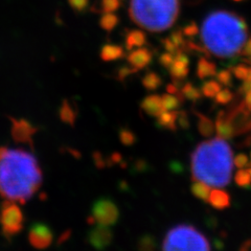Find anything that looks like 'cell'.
I'll return each mask as SVG.
<instances>
[{"mask_svg":"<svg viewBox=\"0 0 251 251\" xmlns=\"http://www.w3.org/2000/svg\"><path fill=\"white\" fill-rule=\"evenodd\" d=\"M42 181V170L35 155L22 149L0 147V196L4 200L25 203Z\"/></svg>","mask_w":251,"mask_h":251,"instance_id":"1","label":"cell"},{"mask_svg":"<svg viewBox=\"0 0 251 251\" xmlns=\"http://www.w3.org/2000/svg\"><path fill=\"white\" fill-rule=\"evenodd\" d=\"M201 39L206 50L218 58L237 56L248 40L247 23L232 12H213L202 23Z\"/></svg>","mask_w":251,"mask_h":251,"instance_id":"2","label":"cell"},{"mask_svg":"<svg viewBox=\"0 0 251 251\" xmlns=\"http://www.w3.org/2000/svg\"><path fill=\"white\" fill-rule=\"evenodd\" d=\"M232 167L231 148L221 137L203 141L192 154L194 181H202L210 187L222 188L228 185Z\"/></svg>","mask_w":251,"mask_h":251,"instance_id":"3","label":"cell"},{"mask_svg":"<svg viewBox=\"0 0 251 251\" xmlns=\"http://www.w3.org/2000/svg\"><path fill=\"white\" fill-rule=\"evenodd\" d=\"M179 12V0H130L131 20L139 27L152 33H159L172 27Z\"/></svg>","mask_w":251,"mask_h":251,"instance_id":"4","label":"cell"},{"mask_svg":"<svg viewBox=\"0 0 251 251\" xmlns=\"http://www.w3.org/2000/svg\"><path fill=\"white\" fill-rule=\"evenodd\" d=\"M162 251H210V245L205 235L197 228L182 224L168 231Z\"/></svg>","mask_w":251,"mask_h":251,"instance_id":"5","label":"cell"},{"mask_svg":"<svg viewBox=\"0 0 251 251\" xmlns=\"http://www.w3.org/2000/svg\"><path fill=\"white\" fill-rule=\"evenodd\" d=\"M25 214L18 202L4 200L0 205V228L6 239L19 234L25 227Z\"/></svg>","mask_w":251,"mask_h":251,"instance_id":"6","label":"cell"},{"mask_svg":"<svg viewBox=\"0 0 251 251\" xmlns=\"http://www.w3.org/2000/svg\"><path fill=\"white\" fill-rule=\"evenodd\" d=\"M119 218L120 210L116 204L109 198H100L93 203L89 222L90 224L113 226L119 221Z\"/></svg>","mask_w":251,"mask_h":251,"instance_id":"7","label":"cell"},{"mask_svg":"<svg viewBox=\"0 0 251 251\" xmlns=\"http://www.w3.org/2000/svg\"><path fill=\"white\" fill-rule=\"evenodd\" d=\"M250 110L247 108L245 101L241 103L226 113V117L232 128L234 129L235 135L243 134V133L251 132V120L249 119Z\"/></svg>","mask_w":251,"mask_h":251,"instance_id":"8","label":"cell"},{"mask_svg":"<svg viewBox=\"0 0 251 251\" xmlns=\"http://www.w3.org/2000/svg\"><path fill=\"white\" fill-rule=\"evenodd\" d=\"M53 240V232L49 225L37 222L30 226L28 230L29 244L36 249L42 250L49 248Z\"/></svg>","mask_w":251,"mask_h":251,"instance_id":"9","label":"cell"},{"mask_svg":"<svg viewBox=\"0 0 251 251\" xmlns=\"http://www.w3.org/2000/svg\"><path fill=\"white\" fill-rule=\"evenodd\" d=\"M12 137L19 144H26L33 147L34 136L37 133V129L29 122L23 119H11Z\"/></svg>","mask_w":251,"mask_h":251,"instance_id":"10","label":"cell"},{"mask_svg":"<svg viewBox=\"0 0 251 251\" xmlns=\"http://www.w3.org/2000/svg\"><path fill=\"white\" fill-rule=\"evenodd\" d=\"M113 241V232L110 226L98 224L89 231L88 242L97 250H105Z\"/></svg>","mask_w":251,"mask_h":251,"instance_id":"11","label":"cell"},{"mask_svg":"<svg viewBox=\"0 0 251 251\" xmlns=\"http://www.w3.org/2000/svg\"><path fill=\"white\" fill-rule=\"evenodd\" d=\"M188 64H190V60H188L186 54L181 50L177 51L174 62L170 67V74L172 77L177 82L184 80L188 75Z\"/></svg>","mask_w":251,"mask_h":251,"instance_id":"12","label":"cell"},{"mask_svg":"<svg viewBox=\"0 0 251 251\" xmlns=\"http://www.w3.org/2000/svg\"><path fill=\"white\" fill-rule=\"evenodd\" d=\"M127 59H128L129 64L132 67L139 70V69L146 68L152 62V52L148 49L143 47V49H137V50H132L129 53Z\"/></svg>","mask_w":251,"mask_h":251,"instance_id":"13","label":"cell"},{"mask_svg":"<svg viewBox=\"0 0 251 251\" xmlns=\"http://www.w3.org/2000/svg\"><path fill=\"white\" fill-rule=\"evenodd\" d=\"M140 107L148 115L153 117L159 116L161 112L164 111L161 97L157 96V94H151V96L146 97L141 101Z\"/></svg>","mask_w":251,"mask_h":251,"instance_id":"14","label":"cell"},{"mask_svg":"<svg viewBox=\"0 0 251 251\" xmlns=\"http://www.w3.org/2000/svg\"><path fill=\"white\" fill-rule=\"evenodd\" d=\"M208 202L216 209L223 210L230 206V196L221 188H215L210 192Z\"/></svg>","mask_w":251,"mask_h":251,"instance_id":"15","label":"cell"},{"mask_svg":"<svg viewBox=\"0 0 251 251\" xmlns=\"http://www.w3.org/2000/svg\"><path fill=\"white\" fill-rule=\"evenodd\" d=\"M215 127L218 133V136L223 139H230L235 135L234 129L232 128V126L230 125L228 120H227L226 112L224 111L219 112Z\"/></svg>","mask_w":251,"mask_h":251,"instance_id":"16","label":"cell"},{"mask_svg":"<svg viewBox=\"0 0 251 251\" xmlns=\"http://www.w3.org/2000/svg\"><path fill=\"white\" fill-rule=\"evenodd\" d=\"M177 120H178V111H164L161 112L159 116H157V125L160 128L168 129L170 131H176L177 130Z\"/></svg>","mask_w":251,"mask_h":251,"instance_id":"17","label":"cell"},{"mask_svg":"<svg viewBox=\"0 0 251 251\" xmlns=\"http://www.w3.org/2000/svg\"><path fill=\"white\" fill-rule=\"evenodd\" d=\"M125 56L124 49L120 45L106 44L100 50V59L106 62L122 59Z\"/></svg>","mask_w":251,"mask_h":251,"instance_id":"18","label":"cell"},{"mask_svg":"<svg viewBox=\"0 0 251 251\" xmlns=\"http://www.w3.org/2000/svg\"><path fill=\"white\" fill-rule=\"evenodd\" d=\"M147 42V36L143 30H130L126 37V47L128 50H132L134 47H140Z\"/></svg>","mask_w":251,"mask_h":251,"instance_id":"19","label":"cell"},{"mask_svg":"<svg viewBox=\"0 0 251 251\" xmlns=\"http://www.w3.org/2000/svg\"><path fill=\"white\" fill-rule=\"evenodd\" d=\"M217 75V66L215 63L208 61L205 58H200L197 64V75L201 80L206 77L215 76Z\"/></svg>","mask_w":251,"mask_h":251,"instance_id":"20","label":"cell"},{"mask_svg":"<svg viewBox=\"0 0 251 251\" xmlns=\"http://www.w3.org/2000/svg\"><path fill=\"white\" fill-rule=\"evenodd\" d=\"M196 115L198 117V131L200 134L204 137L213 136L215 133V125L213 121L199 112H196Z\"/></svg>","mask_w":251,"mask_h":251,"instance_id":"21","label":"cell"},{"mask_svg":"<svg viewBox=\"0 0 251 251\" xmlns=\"http://www.w3.org/2000/svg\"><path fill=\"white\" fill-rule=\"evenodd\" d=\"M191 191L196 198L208 202L211 190L210 186L207 185L206 183H204L202 181H195L191 186Z\"/></svg>","mask_w":251,"mask_h":251,"instance_id":"22","label":"cell"},{"mask_svg":"<svg viewBox=\"0 0 251 251\" xmlns=\"http://www.w3.org/2000/svg\"><path fill=\"white\" fill-rule=\"evenodd\" d=\"M60 119L65 124H69L72 126L75 125L76 114L74 107L70 105L67 100L63 101V104L60 108Z\"/></svg>","mask_w":251,"mask_h":251,"instance_id":"23","label":"cell"},{"mask_svg":"<svg viewBox=\"0 0 251 251\" xmlns=\"http://www.w3.org/2000/svg\"><path fill=\"white\" fill-rule=\"evenodd\" d=\"M183 100L184 99L182 97L173 96L171 93H166L161 97L163 109L167 110V111H174V110H177Z\"/></svg>","mask_w":251,"mask_h":251,"instance_id":"24","label":"cell"},{"mask_svg":"<svg viewBox=\"0 0 251 251\" xmlns=\"http://www.w3.org/2000/svg\"><path fill=\"white\" fill-rule=\"evenodd\" d=\"M141 83H143V86L147 90L154 91V90L158 89L160 87L161 84H162V80H161V77L157 74L149 73L144 76Z\"/></svg>","mask_w":251,"mask_h":251,"instance_id":"25","label":"cell"},{"mask_svg":"<svg viewBox=\"0 0 251 251\" xmlns=\"http://www.w3.org/2000/svg\"><path fill=\"white\" fill-rule=\"evenodd\" d=\"M181 94L183 96L184 99L188 100H199L202 97V91L200 89H198L197 87H195L194 85H192L191 83H185L181 90H180Z\"/></svg>","mask_w":251,"mask_h":251,"instance_id":"26","label":"cell"},{"mask_svg":"<svg viewBox=\"0 0 251 251\" xmlns=\"http://www.w3.org/2000/svg\"><path fill=\"white\" fill-rule=\"evenodd\" d=\"M117 23H119V17L113 13H105L100 20V27L107 31H111L117 25Z\"/></svg>","mask_w":251,"mask_h":251,"instance_id":"27","label":"cell"},{"mask_svg":"<svg viewBox=\"0 0 251 251\" xmlns=\"http://www.w3.org/2000/svg\"><path fill=\"white\" fill-rule=\"evenodd\" d=\"M221 90V84L218 81H208L202 85V94L206 98H216L218 92Z\"/></svg>","mask_w":251,"mask_h":251,"instance_id":"28","label":"cell"},{"mask_svg":"<svg viewBox=\"0 0 251 251\" xmlns=\"http://www.w3.org/2000/svg\"><path fill=\"white\" fill-rule=\"evenodd\" d=\"M234 181L240 187H248L251 184V177L249 174V171L245 169H239V171L235 173L234 175Z\"/></svg>","mask_w":251,"mask_h":251,"instance_id":"29","label":"cell"},{"mask_svg":"<svg viewBox=\"0 0 251 251\" xmlns=\"http://www.w3.org/2000/svg\"><path fill=\"white\" fill-rule=\"evenodd\" d=\"M139 251H155L156 240L150 234H145L138 242Z\"/></svg>","mask_w":251,"mask_h":251,"instance_id":"30","label":"cell"},{"mask_svg":"<svg viewBox=\"0 0 251 251\" xmlns=\"http://www.w3.org/2000/svg\"><path fill=\"white\" fill-rule=\"evenodd\" d=\"M120 140L121 143L126 146V147H130L133 146L136 143V135L134 132H132L128 128H123L120 130Z\"/></svg>","mask_w":251,"mask_h":251,"instance_id":"31","label":"cell"},{"mask_svg":"<svg viewBox=\"0 0 251 251\" xmlns=\"http://www.w3.org/2000/svg\"><path fill=\"white\" fill-rule=\"evenodd\" d=\"M234 96L233 93L229 89H223L220 90L216 96V101L220 105H227L229 104L230 101L233 100Z\"/></svg>","mask_w":251,"mask_h":251,"instance_id":"32","label":"cell"},{"mask_svg":"<svg viewBox=\"0 0 251 251\" xmlns=\"http://www.w3.org/2000/svg\"><path fill=\"white\" fill-rule=\"evenodd\" d=\"M121 0H101V11L104 13H113L120 9Z\"/></svg>","mask_w":251,"mask_h":251,"instance_id":"33","label":"cell"},{"mask_svg":"<svg viewBox=\"0 0 251 251\" xmlns=\"http://www.w3.org/2000/svg\"><path fill=\"white\" fill-rule=\"evenodd\" d=\"M217 81L224 86H230L232 83V75L229 70H221L216 75Z\"/></svg>","mask_w":251,"mask_h":251,"instance_id":"34","label":"cell"},{"mask_svg":"<svg viewBox=\"0 0 251 251\" xmlns=\"http://www.w3.org/2000/svg\"><path fill=\"white\" fill-rule=\"evenodd\" d=\"M69 5L72 9L77 13L84 12L89 4V0H68Z\"/></svg>","mask_w":251,"mask_h":251,"instance_id":"35","label":"cell"},{"mask_svg":"<svg viewBox=\"0 0 251 251\" xmlns=\"http://www.w3.org/2000/svg\"><path fill=\"white\" fill-rule=\"evenodd\" d=\"M249 69L250 68H248L245 65H237L232 68V73L235 75V77L239 78V80L246 81L249 74Z\"/></svg>","mask_w":251,"mask_h":251,"instance_id":"36","label":"cell"},{"mask_svg":"<svg viewBox=\"0 0 251 251\" xmlns=\"http://www.w3.org/2000/svg\"><path fill=\"white\" fill-rule=\"evenodd\" d=\"M183 36H184L183 31L181 33V31H180V30H177V31H174V33H173V34L171 35V37H170V39L172 40V42L174 43V44H175V46H176L177 49H178V51L180 50H179L180 47L184 46V44H185Z\"/></svg>","mask_w":251,"mask_h":251,"instance_id":"37","label":"cell"},{"mask_svg":"<svg viewBox=\"0 0 251 251\" xmlns=\"http://www.w3.org/2000/svg\"><path fill=\"white\" fill-rule=\"evenodd\" d=\"M233 164L235 167H237L238 169H244V168H246L248 164H249V159H248V157L245 155V154H243V153H240V154H238L237 156L234 157L233 158Z\"/></svg>","mask_w":251,"mask_h":251,"instance_id":"38","label":"cell"},{"mask_svg":"<svg viewBox=\"0 0 251 251\" xmlns=\"http://www.w3.org/2000/svg\"><path fill=\"white\" fill-rule=\"evenodd\" d=\"M174 59H175V57H174V54H173L172 52H166V53H162L161 56H160V58H159V63L160 64L163 66V67H166V68H168V69H170V67L172 66V64H173V62H174Z\"/></svg>","mask_w":251,"mask_h":251,"instance_id":"39","label":"cell"},{"mask_svg":"<svg viewBox=\"0 0 251 251\" xmlns=\"http://www.w3.org/2000/svg\"><path fill=\"white\" fill-rule=\"evenodd\" d=\"M137 72V69H135L134 67L132 66H125V67H122L119 73H117V78H119L120 81H124L126 77H128L129 75H131L132 74H135Z\"/></svg>","mask_w":251,"mask_h":251,"instance_id":"40","label":"cell"},{"mask_svg":"<svg viewBox=\"0 0 251 251\" xmlns=\"http://www.w3.org/2000/svg\"><path fill=\"white\" fill-rule=\"evenodd\" d=\"M177 123L180 126V128L182 129L190 128V119H188V115L185 111H178Z\"/></svg>","mask_w":251,"mask_h":251,"instance_id":"41","label":"cell"},{"mask_svg":"<svg viewBox=\"0 0 251 251\" xmlns=\"http://www.w3.org/2000/svg\"><path fill=\"white\" fill-rule=\"evenodd\" d=\"M199 33V27L198 25H196L195 22L191 23V25H186L184 28H183V34L185 36H188V37H193V36H196Z\"/></svg>","mask_w":251,"mask_h":251,"instance_id":"42","label":"cell"},{"mask_svg":"<svg viewBox=\"0 0 251 251\" xmlns=\"http://www.w3.org/2000/svg\"><path fill=\"white\" fill-rule=\"evenodd\" d=\"M162 44L164 46V49H166V50H168L169 52L176 53L178 51V49L175 46V44L172 42V40H171L170 38L164 39V40L162 41Z\"/></svg>","mask_w":251,"mask_h":251,"instance_id":"43","label":"cell"},{"mask_svg":"<svg viewBox=\"0 0 251 251\" xmlns=\"http://www.w3.org/2000/svg\"><path fill=\"white\" fill-rule=\"evenodd\" d=\"M240 53L244 57H251V39H248L246 43L243 45Z\"/></svg>","mask_w":251,"mask_h":251,"instance_id":"44","label":"cell"},{"mask_svg":"<svg viewBox=\"0 0 251 251\" xmlns=\"http://www.w3.org/2000/svg\"><path fill=\"white\" fill-rule=\"evenodd\" d=\"M94 158H96V163L100 169H104L107 166L106 160L103 159V157H101V155L100 153L94 154Z\"/></svg>","mask_w":251,"mask_h":251,"instance_id":"45","label":"cell"},{"mask_svg":"<svg viewBox=\"0 0 251 251\" xmlns=\"http://www.w3.org/2000/svg\"><path fill=\"white\" fill-rule=\"evenodd\" d=\"M244 101H245L247 108L251 111V90L246 93V97H245V100Z\"/></svg>","mask_w":251,"mask_h":251,"instance_id":"46","label":"cell"},{"mask_svg":"<svg viewBox=\"0 0 251 251\" xmlns=\"http://www.w3.org/2000/svg\"><path fill=\"white\" fill-rule=\"evenodd\" d=\"M248 171H249V174H250V177H251V167L248 169Z\"/></svg>","mask_w":251,"mask_h":251,"instance_id":"47","label":"cell"},{"mask_svg":"<svg viewBox=\"0 0 251 251\" xmlns=\"http://www.w3.org/2000/svg\"><path fill=\"white\" fill-rule=\"evenodd\" d=\"M235 1H241V0H235Z\"/></svg>","mask_w":251,"mask_h":251,"instance_id":"48","label":"cell"},{"mask_svg":"<svg viewBox=\"0 0 251 251\" xmlns=\"http://www.w3.org/2000/svg\"><path fill=\"white\" fill-rule=\"evenodd\" d=\"M250 157H251V154H250Z\"/></svg>","mask_w":251,"mask_h":251,"instance_id":"49","label":"cell"}]
</instances>
